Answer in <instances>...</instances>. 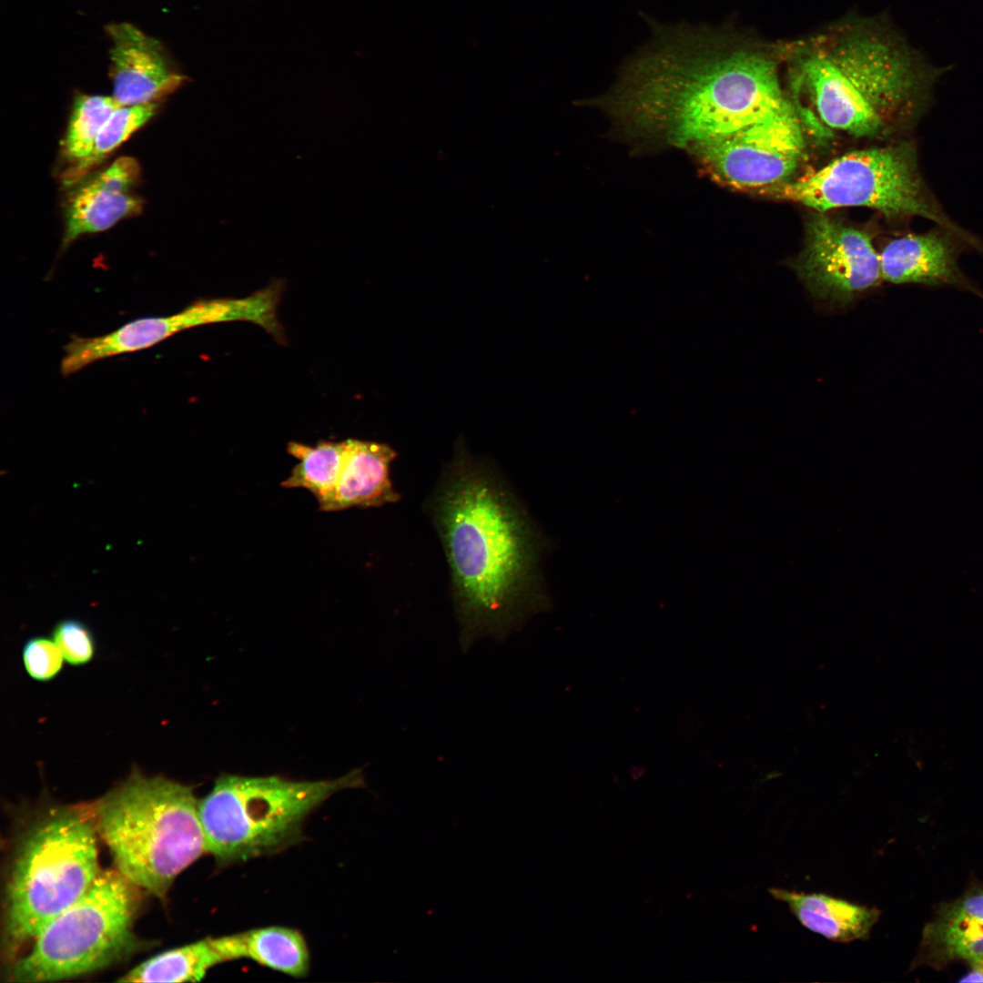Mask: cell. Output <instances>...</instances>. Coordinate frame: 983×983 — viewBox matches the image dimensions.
Here are the masks:
<instances>
[{
	"label": "cell",
	"mask_w": 983,
	"mask_h": 983,
	"mask_svg": "<svg viewBox=\"0 0 983 983\" xmlns=\"http://www.w3.org/2000/svg\"><path fill=\"white\" fill-rule=\"evenodd\" d=\"M784 55L705 28H656L593 103L625 137L690 151L788 101L779 74Z\"/></svg>",
	"instance_id": "1"
},
{
	"label": "cell",
	"mask_w": 983,
	"mask_h": 983,
	"mask_svg": "<svg viewBox=\"0 0 983 983\" xmlns=\"http://www.w3.org/2000/svg\"><path fill=\"white\" fill-rule=\"evenodd\" d=\"M429 510L448 563L466 653L479 638L503 641L544 604L545 540L494 466L458 450Z\"/></svg>",
	"instance_id": "2"
},
{
	"label": "cell",
	"mask_w": 983,
	"mask_h": 983,
	"mask_svg": "<svg viewBox=\"0 0 983 983\" xmlns=\"http://www.w3.org/2000/svg\"><path fill=\"white\" fill-rule=\"evenodd\" d=\"M793 87L827 127L881 137L913 128L952 66H936L886 23L845 26L785 48Z\"/></svg>",
	"instance_id": "3"
},
{
	"label": "cell",
	"mask_w": 983,
	"mask_h": 983,
	"mask_svg": "<svg viewBox=\"0 0 983 983\" xmlns=\"http://www.w3.org/2000/svg\"><path fill=\"white\" fill-rule=\"evenodd\" d=\"M91 812L117 870L160 899L207 852L193 788L162 775L133 770L95 802Z\"/></svg>",
	"instance_id": "4"
},
{
	"label": "cell",
	"mask_w": 983,
	"mask_h": 983,
	"mask_svg": "<svg viewBox=\"0 0 983 983\" xmlns=\"http://www.w3.org/2000/svg\"><path fill=\"white\" fill-rule=\"evenodd\" d=\"M364 785L361 769L317 781L221 775L198 801L206 851L219 866L280 852L299 843L305 819L329 797Z\"/></svg>",
	"instance_id": "5"
},
{
	"label": "cell",
	"mask_w": 983,
	"mask_h": 983,
	"mask_svg": "<svg viewBox=\"0 0 983 983\" xmlns=\"http://www.w3.org/2000/svg\"><path fill=\"white\" fill-rule=\"evenodd\" d=\"M96 830L77 809L55 808L20 840L6 886L5 940L15 951L75 904L101 871Z\"/></svg>",
	"instance_id": "6"
},
{
	"label": "cell",
	"mask_w": 983,
	"mask_h": 983,
	"mask_svg": "<svg viewBox=\"0 0 983 983\" xmlns=\"http://www.w3.org/2000/svg\"><path fill=\"white\" fill-rule=\"evenodd\" d=\"M776 197L816 212L864 207L887 218L920 217L959 235L983 255V240L946 213L926 182L916 145L909 140L843 155L794 182L768 188Z\"/></svg>",
	"instance_id": "7"
},
{
	"label": "cell",
	"mask_w": 983,
	"mask_h": 983,
	"mask_svg": "<svg viewBox=\"0 0 983 983\" xmlns=\"http://www.w3.org/2000/svg\"><path fill=\"white\" fill-rule=\"evenodd\" d=\"M134 886L117 870L100 871L88 890L35 937L12 966L16 982L66 979L104 968L137 947Z\"/></svg>",
	"instance_id": "8"
},
{
	"label": "cell",
	"mask_w": 983,
	"mask_h": 983,
	"mask_svg": "<svg viewBox=\"0 0 983 983\" xmlns=\"http://www.w3.org/2000/svg\"><path fill=\"white\" fill-rule=\"evenodd\" d=\"M805 141L788 100L762 118L690 150L713 179L736 189H768L788 182Z\"/></svg>",
	"instance_id": "9"
},
{
	"label": "cell",
	"mask_w": 983,
	"mask_h": 983,
	"mask_svg": "<svg viewBox=\"0 0 983 983\" xmlns=\"http://www.w3.org/2000/svg\"><path fill=\"white\" fill-rule=\"evenodd\" d=\"M796 269L813 296L841 304L882 279L880 256L871 238L822 212L807 224Z\"/></svg>",
	"instance_id": "10"
},
{
	"label": "cell",
	"mask_w": 983,
	"mask_h": 983,
	"mask_svg": "<svg viewBox=\"0 0 983 983\" xmlns=\"http://www.w3.org/2000/svg\"><path fill=\"white\" fill-rule=\"evenodd\" d=\"M106 30L112 44V96L121 105L156 103L186 81L155 37L127 22L110 24Z\"/></svg>",
	"instance_id": "11"
},
{
	"label": "cell",
	"mask_w": 983,
	"mask_h": 983,
	"mask_svg": "<svg viewBox=\"0 0 983 983\" xmlns=\"http://www.w3.org/2000/svg\"><path fill=\"white\" fill-rule=\"evenodd\" d=\"M968 248L959 235L937 225L896 237L879 253L882 279L894 284L950 286L983 297L958 266L959 255Z\"/></svg>",
	"instance_id": "12"
},
{
	"label": "cell",
	"mask_w": 983,
	"mask_h": 983,
	"mask_svg": "<svg viewBox=\"0 0 983 983\" xmlns=\"http://www.w3.org/2000/svg\"><path fill=\"white\" fill-rule=\"evenodd\" d=\"M140 167L136 159L120 157L107 167L79 182L66 207L63 246L77 238L106 230L123 218L137 215L143 207L133 188Z\"/></svg>",
	"instance_id": "13"
},
{
	"label": "cell",
	"mask_w": 983,
	"mask_h": 983,
	"mask_svg": "<svg viewBox=\"0 0 983 983\" xmlns=\"http://www.w3.org/2000/svg\"><path fill=\"white\" fill-rule=\"evenodd\" d=\"M917 961L936 968L962 961L971 968L963 981L983 980V887L939 907L924 927Z\"/></svg>",
	"instance_id": "14"
},
{
	"label": "cell",
	"mask_w": 983,
	"mask_h": 983,
	"mask_svg": "<svg viewBox=\"0 0 983 983\" xmlns=\"http://www.w3.org/2000/svg\"><path fill=\"white\" fill-rule=\"evenodd\" d=\"M213 322L212 299L199 300L171 316L138 319L102 336L74 335L64 348L60 371L67 377L99 360L146 350L181 330Z\"/></svg>",
	"instance_id": "15"
},
{
	"label": "cell",
	"mask_w": 983,
	"mask_h": 983,
	"mask_svg": "<svg viewBox=\"0 0 983 983\" xmlns=\"http://www.w3.org/2000/svg\"><path fill=\"white\" fill-rule=\"evenodd\" d=\"M343 469L333 494L321 512L374 508L394 503L400 495L390 479L397 452L390 445L347 439Z\"/></svg>",
	"instance_id": "16"
},
{
	"label": "cell",
	"mask_w": 983,
	"mask_h": 983,
	"mask_svg": "<svg viewBox=\"0 0 983 983\" xmlns=\"http://www.w3.org/2000/svg\"><path fill=\"white\" fill-rule=\"evenodd\" d=\"M769 894L787 905L806 929L837 943L868 938L880 910L825 893H805L770 887Z\"/></svg>",
	"instance_id": "17"
},
{
	"label": "cell",
	"mask_w": 983,
	"mask_h": 983,
	"mask_svg": "<svg viewBox=\"0 0 983 983\" xmlns=\"http://www.w3.org/2000/svg\"><path fill=\"white\" fill-rule=\"evenodd\" d=\"M227 961L248 958L295 978L309 969V953L300 932L266 927L218 937Z\"/></svg>",
	"instance_id": "18"
},
{
	"label": "cell",
	"mask_w": 983,
	"mask_h": 983,
	"mask_svg": "<svg viewBox=\"0 0 983 983\" xmlns=\"http://www.w3.org/2000/svg\"><path fill=\"white\" fill-rule=\"evenodd\" d=\"M227 962L218 937L167 950L123 975L120 982H196L213 967Z\"/></svg>",
	"instance_id": "19"
},
{
	"label": "cell",
	"mask_w": 983,
	"mask_h": 983,
	"mask_svg": "<svg viewBox=\"0 0 983 983\" xmlns=\"http://www.w3.org/2000/svg\"><path fill=\"white\" fill-rule=\"evenodd\" d=\"M287 451L299 462L280 485L287 489L308 490L314 495L319 510L322 511L330 500L343 469L345 441H319L313 447L291 441Z\"/></svg>",
	"instance_id": "20"
},
{
	"label": "cell",
	"mask_w": 983,
	"mask_h": 983,
	"mask_svg": "<svg viewBox=\"0 0 983 983\" xmlns=\"http://www.w3.org/2000/svg\"><path fill=\"white\" fill-rule=\"evenodd\" d=\"M120 106L113 96H76L63 143L66 157L76 165L85 161L90 156L101 128Z\"/></svg>",
	"instance_id": "21"
},
{
	"label": "cell",
	"mask_w": 983,
	"mask_h": 983,
	"mask_svg": "<svg viewBox=\"0 0 983 983\" xmlns=\"http://www.w3.org/2000/svg\"><path fill=\"white\" fill-rule=\"evenodd\" d=\"M158 104L123 106L117 107L98 133L90 156L76 165L66 175L67 181H78L93 166L99 163L132 134L148 122L156 114Z\"/></svg>",
	"instance_id": "22"
},
{
	"label": "cell",
	"mask_w": 983,
	"mask_h": 983,
	"mask_svg": "<svg viewBox=\"0 0 983 983\" xmlns=\"http://www.w3.org/2000/svg\"><path fill=\"white\" fill-rule=\"evenodd\" d=\"M52 638L65 661L73 666L89 664L96 655V644L89 627L76 619L59 621L52 630Z\"/></svg>",
	"instance_id": "23"
},
{
	"label": "cell",
	"mask_w": 983,
	"mask_h": 983,
	"mask_svg": "<svg viewBox=\"0 0 983 983\" xmlns=\"http://www.w3.org/2000/svg\"><path fill=\"white\" fill-rule=\"evenodd\" d=\"M26 674L37 682H49L62 671L65 658L55 640L37 635L26 641L22 650Z\"/></svg>",
	"instance_id": "24"
}]
</instances>
